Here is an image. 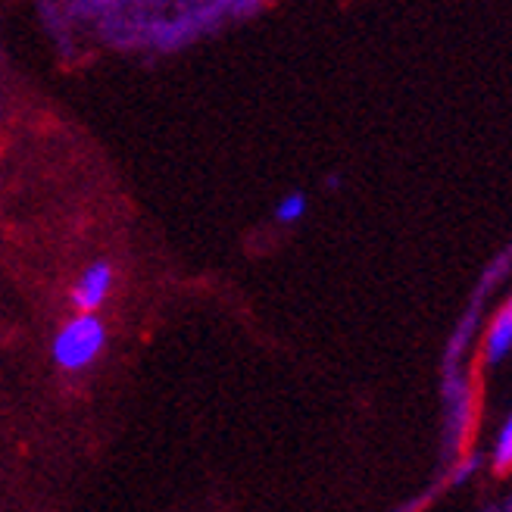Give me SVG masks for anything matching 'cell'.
Masks as SVG:
<instances>
[{
  "instance_id": "cell-1",
  "label": "cell",
  "mask_w": 512,
  "mask_h": 512,
  "mask_svg": "<svg viewBox=\"0 0 512 512\" xmlns=\"http://www.w3.org/2000/svg\"><path fill=\"white\" fill-rule=\"evenodd\" d=\"M104 325L94 316H75L60 328L54 341V360L60 369L79 372L94 363V356L104 350Z\"/></svg>"
},
{
  "instance_id": "cell-2",
  "label": "cell",
  "mask_w": 512,
  "mask_h": 512,
  "mask_svg": "<svg viewBox=\"0 0 512 512\" xmlns=\"http://www.w3.org/2000/svg\"><path fill=\"white\" fill-rule=\"evenodd\" d=\"M113 285V269L107 263H94L82 278L79 285L72 288V303L75 310H82V316H91V310H97L100 303L107 300Z\"/></svg>"
},
{
  "instance_id": "cell-3",
  "label": "cell",
  "mask_w": 512,
  "mask_h": 512,
  "mask_svg": "<svg viewBox=\"0 0 512 512\" xmlns=\"http://www.w3.org/2000/svg\"><path fill=\"white\" fill-rule=\"evenodd\" d=\"M509 350H512V306L497 316V322L491 328V335H488V360L500 363Z\"/></svg>"
},
{
  "instance_id": "cell-4",
  "label": "cell",
  "mask_w": 512,
  "mask_h": 512,
  "mask_svg": "<svg viewBox=\"0 0 512 512\" xmlns=\"http://www.w3.org/2000/svg\"><path fill=\"white\" fill-rule=\"evenodd\" d=\"M306 213V200H303V194H288L285 200L278 203V222H297L300 216Z\"/></svg>"
},
{
  "instance_id": "cell-5",
  "label": "cell",
  "mask_w": 512,
  "mask_h": 512,
  "mask_svg": "<svg viewBox=\"0 0 512 512\" xmlns=\"http://www.w3.org/2000/svg\"><path fill=\"white\" fill-rule=\"evenodd\" d=\"M512 466V416L497 441V469H509Z\"/></svg>"
}]
</instances>
